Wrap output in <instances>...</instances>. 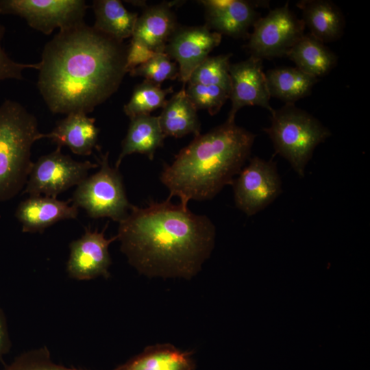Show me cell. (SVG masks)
Wrapping results in <instances>:
<instances>
[{
  "label": "cell",
  "instance_id": "cell-9",
  "mask_svg": "<svg viewBox=\"0 0 370 370\" xmlns=\"http://www.w3.org/2000/svg\"><path fill=\"white\" fill-rule=\"evenodd\" d=\"M301 19L289 9L288 4L271 10L253 25L247 47L251 56L270 59L287 55L304 36Z\"/></svg>",
  "mask_w": 370,
  "mask_h": 370
},
{
  "label": "cell",
  "instance_id": "cell-3",
  "mask_svg": "<svg viewBox=\"0 0 370 370\" xmlns=\"http://www.w3.org/2000/svg\"><path fill=\"white\" fill-rule=\"evenodd\" d=\"M256 135L226 120L204 134L195 136L160 174L169 197H177L187 206L190 200L215 197L232 184L249 159Z\"/></svg>",
  "mask_w": 370,
  "mask_h": 370
},
{
  "label": "cell",
  "instance_id": "cell-15",
  "mask_svg": "<svg viewBox=\"0 0 370 370\" xmlns=\"http://www.w3.org/2000/svg\"><path fill=\"white\" fill-rule=\"evenodd\" d=\"M51 197L29 196L21 201L15 217L22 225L23 232H42L48 227L65 219H74L78 215V208Z\"/></svg>",
  "mask_w": 370,
  "mask_h": 370
},
{
  "label": "cell",
  "instance_id": "cell-32",
  "mask_svg": "<svg viewBox=\"0 0 370 370\" xmlns=\"http://www.w3.org/2000/svg\"><path fill=\"white\" fill-rule=\"evenodd\" d=\"M10 347L8 326L5 316L0 307V360L2 356L6 354Z\"/></svg>",
  "mask_w": 370,
  "mask_h": 370
},
{
  "label": "cell",
  "instance_id": "cell-7",
  "mask_svg": "<svg viewBox=\"0 0 370 370\" xmlns=\"http://www.w3.org/2000/svg\"><path fill=\"white\" fill-rule=\"evenodd\" d=\"M61 149L57 147L53 151L33 162L23 194L56 198L59 194L80 184L88 177L89 170L99 166V164L89 160H74L62 153Z\"/></svg>",
  "mask_w": 370,
  "mask_h": 370
},
{
  "label": "cell",
  "instance_id": "cell-17",
  "mask_svg": "<svg viewBox=\"0 0 370 370\" xmlns=\"http://www.w3.org/2000/svg\"><path fill=\"white\" fill-rule=\"evenodd\" d=\"M174 2H163L147 7L138 16L132 38L143 42L156 53H163L165 46L179 27L171 8Z\"/></svg>",
  "mask_w": 370,
  "mask_h": 370
},
{
  "label": "cell",
  "instance_id": "cell-28",
  "mask_svg": "<svg viewBox=\"0 0 370 370\" xmlns=\"http://www.w3.org/2000/svg\"><path fill=\"white\" fill-rule=\"evenodd\" d=\"M185 90L197 110H206L211 115L220 110L230 96L226 90L212 85L188 84Z\"/></svg>",
  "mask_w": 370,
  "mask_h": 370
},
{
  "label": "cell",
  "instance_id": "cell-1",
  "mask_svg": "<svg viewBox=\"0 0 370 370\" xmlns=\"http://www.w3.org/2000/svg\"><path fill=\"white\" fill-rule=\"evenodd\" d=\"M127 46L85 23L59 31L38 63L37 86L54 114H88L119 88Z\"/></svg>",
  "mask_w": 370,
  "mask_h": 370
},
{
  "label": "cell",
  "instance_id": "cell-8",
  "mask_svg": "<svg viewBox=\"0 0 370 370\" xmlns=\"http://www.w3.org/2000/svg\"><path fill=\"white\" fill-rule=\"evenodd\" d=\"M87 9L84 0H0V14L21 16L45 35L84 23Z\"/></svg>",
  "mask_w": 370,
  "mask_h": 370
},
{
  "label": "cell",
  "instance_id": "cell-29",
  "mask_svg": "<svg viewBox=\"0 0 370 370\" xmlns=\"http://www.w3.org/2000/svg\"><path fill=\"white\" fill-rule=\"evenodd\" d=\"M3 370H82L55 363L46 348L29 351L18 356Z\"/></svg>",
  "mask_w": 370,
  "mask_h": 370
},
{
  "label": "cell",
  "instance_id": "cell-14",
  "mask_svg": "<svg viewBox=\"0 0 370 370\" xmlns=\"http://www.w3.org/2000/svg\"><path fill=\"white\" fill-rule=\"evenodd\" d=\"M206 25L221 35L238 38L248 34L249 29L260 18L257 3L244 0H202Z\"/></svg>",
  "mask_w": 370,
  "mask_h": 370
},
{
  "label": "cell",
  "instance_id": "cell-23",
  "mask_svg": "<svg viewBox=\"0 0 370 370\" xmlns=\"http://www.w3.org/2000/svg\"><path fill=\"white\" fill-rule=\"evenodd\" d=\"M98 31L120 41L132 37L138 14L128 11L119 0H95L92 2Z\"/></svg>",
  "mask_w": 370,
  "mask_h": 370
},
{
  "label": "cell",
  "instance_id": "cell-22",
  "mask_svg": "<svg viewBox=\"0 0 370 370\" xmlns=\"http://www.w3.org/2000/svg\"><path fill=\"white\" fill-rule=\"evenodd\" d=\"M286 56L297 68L317 79L328 74L336 66L338 59L324 43L309 33L304 34Z\"/></svg>",
  "mask_w": 370,
  "mask_h": 370
},
{
  "label": "cell",
  "instance_id": "cell-31",
  "mask_svg": "<svg viewBox=\"0 0 370 370\" xmlns=\"http://www.w3.org/2000/svg\"><path fill=\"white\" fill-rule=\"evenodd\" d=\"M156 53L140 40L132 38L127 50L126 69L127 73L146 63Z\"/></svg>",
  "mask_w": 370,
  "mask_h": 370
},
{
  "label": "cell",
  "instance_id": "cell-27",
  "mask_svg": "<svg viewBox=\"0 0 370 370\" xmlns=\"http://www.w3.org/2000/svg\"><path fill=\"white\" fill-rule=\"evenodd\" d=\"M132 76L143 77L145 80L160 85L166 80H173L179 76L178 66L175 62L164 53L156 55L146 63L129 72Z\"/></svg>",
  "mask_w": 370,
  "mask_h": 370
},
{
  "label": "cell",
  "instance_id": "cell-21",
  "mask_svg": "<svg viewBox=\"0 0 370 370\" xmlns=\"http://www.w3.org/2000/svg\"><path fill=\"white\" fill-rule=\"evenodd\" d=\"M197 111L183 88L166 101L158 116L163 134L175 138L190 134L195 136L200 134L201 125Z\"/></svg>",
  "mask_w": 370,
  "mask_h": 370
},
{
  "label": "cell",
  "instance_id": "cell-18",
  "mask_svg": "<svg viewBox=\"0 0 370 370\" xmlns=\"http://www.w3.org/2000/svg\"><path fill=\"white\" fill-rule=\"evenodd\" d=\"M302 21L312 36L323 43L338 39L343 34L345 19L341 10L326 0H301L297 3Z\"/></svg>",
  "mask_w": 370,
  "mask_h": 370
},
{
  "label": "cell",
  "instance_id": "cell-5",
  "mask_svg": "<svg viewBox=\"0 0 370 370\" xmlns=\"http://www.w3.org/2000/svg\"><path fill=\"white\" fill-rule=\"evenodd\" d=\"M271 125L264 128L275 151L296 173L304 177L314 149L331 135L330 130L294 103H286L271 113Z\"/></svg>",
  "mask_w": 370,
  "mask_h": 370
},
{
  "label": "cell",
  "instance_id": "cell-10",
  "mask_svg": "<svg viewBox=\"0 0 370 370\" xmlns=\"http://www.w3.org/2000/svg\"><path fill=\"white\" fill-rule=\"evenodd\" d=\"M232 185L236 206L247 216L264 210L282 190L276 163L258 156L249 158Z\"/></svg>",
  "mask_w": 370,
  "mask_h": 370
},
{
  "label": "cell",
  "instance_id": "cell-30",
  "mask_svg": "<svg viewBox=\"0 0 370 370\" xmlns=\"http://www.w3.org/2000/svg\"><path fill=\"white\" fill-rule=\"evenodd\" d=\"M5 27L0 23V81L14 79H22L23 71L27 69H38V63L23 64L12 60L1 46Z\"/></svg>",
  "mask_w": 370,
  "mask_h": 370
},
{
  "label": "cell",
  "instance_id": "cell-16",
  "mask_svg": "<svg viewBox=\"0 0 370 370\" xmlns=\"http://www.w3.org/2000/svg\"><path fill=\"white\" fill-rule=\"evenodd\" d=\"M99 130L95 119L84 112H73L59 121L53 130L45 134L58 147H67L75 154L89 156L97 149Z\"/></svg>",
  "mask_w": 370,
  "mask_h": 370
},
{
  "label": "cell",
  "instance_id": "cell-11",
  "mask_svg": "<svg viewBox=\"0 0 370 370\" xmlns=\"http://www.w3.org/2000/svg\"><path fill=\"white\" fill-rule=\"evenodd\" d=\"M222 35L203 26L178 27L168 40L164 53L178 64L180 80L188 83L194 70L221 41Z\"/></svg>",
  "mask_w": 370,
  "mask_h": 370
},
{
  "label": "cell",
  "instance_id": "cell-13",
  "mask_svg": "<svg viewBox=\"0 0 370 370\" xmlns=\"http://www.w3.org/2000/svg\"><path fill=\"white\" fill-rule=\"evenodd\" d=\"M116 236L106 238L103 231L92 232L85 229L83 236L71 242L67 271L70 277L78 280H88L99 276L108 278L111 258L110 244Z\"/></svg>",
  "mask_w": 370,
  "mask_h": 370
},
{
  "label": "cell",
  "instance_id": "cell-26",
  "mask_svg": "<svg viewBox=\"0 0 370 370\" xmlns=\"http://www.w3.org/2000/svg\"><path fill=\"white\" fill-rule=\"evenodd\" d=\"M230 56L229 53L208 56L194 70L188 84L217 86L230 92Z\"/></svg>",
  "mask_w": 370,
  "mask_h": 370
},
{
  "label": "cell",
  "instance_id": "cell-20",
  "mask_svg": "<svg viewBox=\"0 0 370 370\" xmlns=\"http://www.w3.org/2000/svg\"><path fill=\"white\" fill-rule=\"evenodd\" d=\"M193 353L171 344L146 347L139 354L114 370H195Z\"/></svg>",
  "mask_w": 370,
  "mask_h": 370
},
{
  "label": "cell",
  "instance_id": "cell-6",
  "mask_svg": "<svg viewBox=\"0 0 370 370\" xmlns=\"http://www.w3.org/2000/svg\"><path fill=\"white\" fill-rule=\"evenodd\" d=\"M108 156L109 152L101 154L99 171L77 185L71 200L91 218L107 217L119 223L128 214L131 204L122 176L117 169L110 166Z\"/></svg>",
  "mask_w": 370,
  "mask_h": 370
},
{
  "label": "cell",
  "instance_id": "cell-19",
  "mask_svg": "<svg viewBox=\"0 0 370 370\" xmlns=\"http://www.w3.org/2000/svg\"><path fill=\"white\" fill-rule=\"evenodd\" d=\"M130 119L127 132L122 142L121 151L115 164L117 169L123 158L132 153L144 154L152 160L155 152L163 146L166 138L158 116L141 114Z\"/></svg>",
  "mask_w": 370,
  "mask_h": 370
},
{
  "label": "cell",
  "instance_id": "cell-25",
  "mask_svg": "<svg viewBox=\"0 0 370 370\" xmlns=\"http://www.w3.org/2000/svg\"><path fill=\"white\" fill-rule=\"evenodd\" d=\"M173 92L172 87L162 89L160 85L144 80L134 89L129 101L124 106V113L130 118L150 113L163 108L166 96Z\"/></svg>",
  "mask_w": 370,
  "mask_h": 370
},
{
  "label": "cell",
  "instance_id": "cell-12",
  "mask_svg": "<svg viewBox=\"0 0 370 370\" xmlns=\"http://www.w3.org/2000/svg\"><path fill=\"white\" fill-rule=\"evenodd\" d=\"M230 78V96L232 101L227 120L235 121L238 111L245 106H257L271 113L274 109L270 105V94L262 60L254 56L229 67Z\"/></svg>",
  "mask_w": 370,
  "mask_h": 370
},
{
  "label": "cell",
  "instance_id": "cell-4",
  "mask_svg": "<svg viewBox=\"0 0 370 370\" xmlns=\"http://www.w3.org/2000/svg\"><path fill=\"white\" fill-rule=\"evenodd\" d=\"M44 138L36 116L21 104L8 99L0 106V201L23 189L33 164L32 147Z\"/></svg>",
  "mask_w": 370,
  "mask_h": 370
},
{
  "label": "cell",
  "instance_id": "cell-24",
  "mask_svg": "<svg viewBox=\"0 0 370 370\" xmlns=\"http://www.w3.org/2000/svg\"><path fill=\"white\" fill-rule=\"evenodd\" d=\"M271 97L278 98L286 103L295 101L310 94L318 79L297 67H279L265 73Z\"/></svg>",
  "mask_w": 370,
  "mask_h": 370
},
{
  "label": "cell",
  "instance_id": "cell-2",
  "mask_svg": "<svg viewBox=\"0 0 370 370\" xmlns=\"http://www.w3.org/2000/svg\"><path fill=\"white\" fill-rule=\"evenodd\" d=\"M170 199L151 201L143 208L131 205L119 223L116 238L130 264L140 273L188 279L210 255L215 227L207 216Z\"/></svg>",
  "mask_w": 370,
  "mask_h": 370
}]
</instances>
